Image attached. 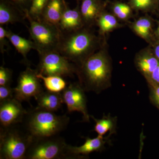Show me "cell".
<instances>
[{
  "label": "cell",
  "instance_id": "obj_1",
  "mask_svg": "<svg viewBox=\"0 0 159 159\" xmlns=\"http://www.w3.org/2000/svg\"><path fill=\"white\" fill-rule=\"evenodd\" d=\"M76 74L79 77V83L85 92L98 94L111 86V63L103 51L92 54L77 67Z\"/></svg>",
  "mask_w": 159,
  "mask_h": 159
},
{
  "label": "cell",
  "instance_id": "obj_2",
  "mask_svg": "<svg viewBox=\"0 0 159 159\" xmlns=\"http://www.w3.org/2000/svg\"><path fill=\"white\" fill-rule=\"evenodd\" d=\"M24 120L26 131L33 139H40L58 135L68 125L70 118L37 107L28 111Z\"/></svg>",
  "mask_w": 159,
  "mask_h": 159
},
{
  "label": "cell",
  "instance_id": "obj_3",
  "mask_svg": "<svg viewBox=\"0 0 159 159\" xmlns=\"http://www.w3.org/2000/svg\"><path fill=\"white\" fill-rule=\"evenodd\" d=\"M96 43V36L86 29L80 28L62 33L57 51L79 67L94 54Z\"/></svg>",
  "mask_w": 159,
  "mask_h": 159
},
{
  "label": "cell",
  "instance_id": "obj_4",
  "mask_svg": "<svg viewBox=\"0 0 159 159\" xmlns=\"http://www.w3.org/2000/svg\"><path fill=\"white\" fill-rule=\"evenodd\" d=\"M33 138L26 130L16 127H1L0 159H26Z\"/></svg>",
  "mask_w": 159,
  "mask_h": 159
},
{
  "label": "cell",
  "instance_id": "obj_5",
  "mask_svg": "<svg viewBox=\"0 0 159 159\" xmlns=\"http://www.w3.org/2000/svg\"><path fill=\"white\" fill-rule=\"evenodd\" d=\"M26 15L30 23L31 39L39 54L57 51L62 34L59 28L44 20L34 19Z\"/></svg>",
  "mask_w": 159,
  "mask_h": 159
},
{
  "label": "cell",
  "instance_id": "obj_6",
  "mask_svg": "<svg viewBox=\"0 0 159 159\" xmlns=\"http://www.w3.org/2000/svg\"><path fill=\"white\" fill-rule=\"evenodd\" d=\"M68 145L65 140L58 135L33 139L26 159H68Z\"/></svg>",
  "mask_w": 159,
  "mask_h": 159
},
{
  "label": "cell",
  "instance_id": "obj_7",
  "mask_svg": "<svg viewBox=\"0 0 159 159\" xmlns=\"http://www.w3.org/2000/svg\"><path fill=\"white\" fill-rule=\"evenodd\" d=\"M39 62L36 69L44 76L72 77L77 74V66L57 51L39 54Z\"/></svg>",
  "mask_w": 159,
  "mask_h": 159
},
{
  "label": "cell",
  "instance_id": "obj_8",
  "mask_svg": "<svg viewBox=\"0 0 159 159\" xmlns=\"http://www.w3.org/2000/svg\"><path fill=\"white\" fill-rule=\"evenodd\" d=\"M38 73L37 70L28 67L20 74L17 85L14 88L15 98L21 102L29 101L44 91L37 77Z\"/></svg>",
  "mask_w": 159,
  "mask_h": 159
},
{
  "label": "cell",
  "instance_id": "obj_9",
  "mask_svg": "<svg viewBox=\"0 0 159 159\" xmlns=\"http://www.w3.org/2000/svg\"><path fill=\"white\" fill-rule=\"evenodd\" d=\"M85 92L79 83H72L67 86L61 93L69 112H80L83 115V121L89 122L91 117L87 109Z\"/></svg>",
  "mask_w": 159,
  "mask_h": 159
},
{
  "label": "cell",
  "instance_id": "obj_10",
  "mask_svg": "<svg viewBox=\"0 0 159 159\" xmlns=\"http://www.w3.org/2000/svg\"><path fill=\"white\" fill-rule=\"evenodd\" d=\"M27 113L21 102L14 97L0 102L1 127H9L23 122Z\"/></svg>",
  "mask_w": 159,
  "mask_h": 159
},
{
  "label": "cell",
  "instance_id": "obj_11",
  "mask_svg": "<svg viewBox=\"0 0 159 159\" xmlns=\"http://www.w3.org/2000/svg\"><path fill=\"white\" fill-rule=\"evenodd\" d=\"M111 136L108 134L106 137L98 135L94 139L86 138L85 142L81 146H73L68 145L67 149L68 159L84 158L94 152H101L105 150L106 145L110 143Z\"/></svg>",
  "mask_w": 159,
  "mask_h": 159
},
{
  "label": "cell",
  "instance_id": "obj_12",
  "mask_svg": "<svg viewBox=\"0 0 159 159\" xmlns=\"http://www.w3.org/2000/svg\"><path fill=\"white\" fill-rule=\"evenodd\" d=\"M84 25L80 8L78 7L71 9L66 4L65 6L59 28L62 33L70 32L82 28Z\"/></svg>",
  "mask_w": 159,
  "mask_h": 159
},
{
  "label": "cell",
  "instance_id": "obj_13",
  "mask_svg": "<svg viewBox=\"0 0 159 159\" xmlns=\"http://www.w3.org/2000/svg\"><path fill=\"white\" fill-rule=\"evenodd\" d=\"M66 5L65 0H49L43 12L41 19L59 28L60 21Z\"/></svg>",
  "mask_w": 159,
  "mask_h": 159
},
{
  "label": "cell",
  "instance_id": "obj_14",
  "mask_svg": "<svg viewBox=\"0 0 159 159\" xmlns=\"http://www.w3.org/2000/svg\"><path fill=\"white\" fill-rule=\"evenodd\" d=\"M38 107L51 111L58 110L63 103L62 95L61 93H54L43 91L35 98Z\"/></svg>",
  "mask_w": 159,
  "mask_h": 159
},
{
  "label": "cell",
  "instance_id": "obj_15",
  "mask_svg": "<svg viewBox=\"0 0 159 159\" xmlns=\"http://www.w3.org/2000/svg\"><path fill=\"white\" fill-rule=\"evenodd\" d=\"M26 18L25 11H20L9 2L1 0L0 3L1 25L22 22Z\"/></svg>",
  "mask_w": 159,
  "mask_h": 159
},
{
  "label": "cell",
  "instance_id": "obj_16",
  "mask_svg": "<svg viewBox=\"0 0 159 159\" xmlns=\"http://www.w3.org/2000/svg\"><path fill=\"white\" fill-rule=\"evenodd\" d=\"M80 10L84 25H91L102 14V3L100 0H82Z\"/></svg>",
  "mask_w": 159,
  "mask_h": 159
},
{
  "label": "cell",
  "instance_id": "obj_17",
  "mask_svg": "<svg viewBox=\"0 0 159 159\" xmlns=\"http://www.w3.org/2000/svg\"><path fill=\"white\" fill-rule=\"evenodd\" d=\"M90 117L95 121L94 130L98 135L104 136L108 132L109 134L112 135L116 133L118 120L117 117L112 116L110 114L104 115L100 119H96L93 116H90Z\"/></svg>",
  "mask_w": 159,
  "mask_h": 159
},
{
  "label": "cell",
  "instance_id": "obj_18",
  "mask_svg": "<svg viewBox=\"0 0 159 159\" xmlns=\"http://www.w3.org/2000/svg\"><path fill=\"white\" fill-rule=\"evenodd\" d=\"M135 62L137 68L147 80L158 65L159 60L154 54L145 53L139 55Z\"/></svg>",
  "mask_w": 159,
  "mask_h": 159
},
{
  "label": "cell",
  "instance_id": "obj_19",
  "mask_svg": "<svg viewBox=\"0 0 159 159\" xmlns=\"http://www.w3.org/2000/svg\"><path fill=\"white\" fill-rule=\"evenodd\" d=\"M6 36L18 52L22 55L25 60L27 61V55L28 53L31 49L35 50L33 42L21 37L9 30H7Z\"/></svg>",
  "mask_w": 159,
  "mask_h": 159
},
{
  "label": "cell",
  "instance_id": "obj_20",
  "mask_svg": "<svg viewBox=\"0 0 159 159\" xmlns=\"http://www.w3.org/2000/svg\"><path fill=\"white\" fill-rule=\"evenodd\" d=\"M37 77L43 82L47 90L54 93H61L66 87L67 83L62 77L57 76H44L38 73Z\"/></svg>",
  "mask_w": 159,
  "mask_h": 159
},
{
  "label": "cell",
  "instance_id": "obj_21",
  "mask_svg": "<svg viewBox=\"0 0 159 159\" xmlns=\"http://www.w3.org/2000/svg\"><path fill=\"white\" fill-rule=\"evenodd\" d=\"M49 0H31L30 7L25 10L26 14L35 20L41 19L43 13Z\"/></svg>",
  "mask_w": 159,
  "mask_h": 159
},
{
  "label": "cell",
  "instance_id": "obj_22",
  "mask_svg": "<svg viewBox=\"0 0 159 159\" xmlns=\"http://www.w3.org/2000/svg\"><path fill=\"white\" fill-rule=\"evenodd\" d=\"M99 30L102 33H105L115 29L118 25L116 18L107 13L101 14L97 20Z\"/></svg>",
  "mask_w": 159,
  "mask_h": 159
},
{
  "label": "cell",
  "instance_id": "obj_23",
  "mask_svg": "<svg viewBox=\"0 0 159 159\" xmlns=\"http://www.w3.org/2000/svg\"><path fill=\"white\" fill-rule=\"evenodd\" d=\"M152 22L147 18H142L134 24L133 29L138 35L145 39L150 36L152 29Z\"/></svg>",
  "mask_w": 159,
  "mask_h": 159
},
{
  "label": "cell",
  "instance_id": "obj_24",
  "mask_svg": "<svg viewBox=\"0 0 159 159\" xmlns=\"http://www.w3.org/2000/svg\"><path fill=\"white\" fill-rule=\"evenodd\" d=\"M113 11L116 16L120 19H126L129 17L132 11L128 5L122 3L115 4L113 7Z\"/></svg>",
  "mask_w": 159,
  "mask_h": 159
},
{
  "label": "cell",
  "instance_id": "obj_25",
  "mask_svg": "<svg viewBox=\"0 0 159 159\" xmlns=\"http://www.w3.org/2000/svg\"><path fill=\"white\" fill-rule=\"evenodd\" d=\"M134 8L138 10H148L152 9L157 3L154 0H130Z\"/></svg>",
  "mask_w": 159,
  "mask_h": 159
},
{
  "label": "cell",
  "instance_id": "obj_26",
  "mask_svg": "<svg viewBox=\"0 0 159 159\" xmlns=\"http://www.w3.org/2000/svg\"><path fill=\"white\" fill-rule=\"evenodd\" d=\"M12 71L4 67H0V85H10L12 79Z\"/></svg>",
  "mask_w": 159,
  "mask_h": 159
},
{
  "label": "cell",
  "instance_id": "obj_27",
  "mask_svg": "<svg viewBox=\"0 0 159 159\" xmlns=\"http://www.w3.org/2000/svg\"><path fill=\"white\" fill-rule=\"evenodd\" d=\"M14 97V89L10 85H0V102L12 99Z\"/></svg>",
  "mask_w": 159,
  "mask_h": 159
},
{
  "label": "cell",
  "instance_id": "obj_28",
  "mask_svg": "<svg viewBox=\"0 0 159 159\" xmlns=\"http://www.w3.org/2000/svg\"><path fill=\"white\" fill-rule=\"evenodd\" d=\"M6 30L2 26H0V50L2 54H4L9 48V43L7 39L8 38L6 36Z\"/></svg>",
  "mask_w": 159,
  "mask_h": 159
},
{
  "label": "cell",
  "instance_id": "obj_29",
  "mask_svg": "<svg viewBox=\"0 0 159 159\" xmlns=\"http://www.w3.org/2000/svg\"><path fill=\"white\" fill-rule=\"evenodd\" d=\"M149 86L150 88L151 100L159 107V85Z\"/></svg>",
  "mask_w": 159,
  "mask_h": 159
},
{
  "label": "cell",
  "instance_id": "obj_30",
  "mask_svg": "<svg viewBox=\"0 0 159 159\" xmlns=\"http://www.w3.org/2000/svg\"><path fill=\"white\" fill-rule=\"evenodd\" d=\"M147 80L149 85H159V63Z\"/></svg>",
  "mask_w": 159,
  "mask_h": 159
},
{
  "label": "cell",
  "instance_id": "obj_31",
  "mask_svg": "<svg viewBox=\"0 0 159 159\" xmlns=\"http://www.w3.org/2000/svg\"><path fill=\"white\" fill-rule=\"evenodd\" d=\"M11 3L17 4L19 6H25L29 2H31V0H8Z\"/></svg>",
  "mask_w": 159,
  "mask_h": 159
},
{
  "label": "cell",
  "instance_id": "obj_32",
  "mask_svg": "<svg viewBox=\"0 0 159 159\" xmlns=\"http://www.w3.org/2000/svg\"><path fill=\"white\" fill-rule=\"evenodd\" d=\"M154 54L155 55L156 57L159 60V43L155 47Z\"/></svg>",
  "mask_w": 159,
  "mask_h": 159
},
{
  "label": "cell",
  "instance_id": "obj_33",
  "mask_svg": "<svg viewBox=\"0 0 159 159\" xmlns=\"http://www.w3.org/2000/svg\"><path fill=\"white\" fill-rule=\"evenodd\" d=\"M157 34L158 35V36H159V23L158 27L157 30Z\"/></svg>",
  "mask_w": 159,
  "mask_h": 159
},
{
  "label": "cell",
  "instance_id": "obj_34",
  "mask_svg": "<svg viewBox=\"0 0 159 159\" xmlns=\"http://www.w3.org/2000/svg\"><path fill=\"white\" fill-rule=\"evenodd\" d=\"M154 1L157 3L158 2H159V0H154Z\"/></svg>",
  "mask_w": 159,
  "mask_h": 159
},
{
  "label": "cell",
  "instance_id": "obj_35",
  "mask_svg": "<svg viewBox=\"0 0 159 159\" xmlns=\"http://www.w3.org/2000/svg\"><path fill=\"white\" fill-rule=\"evenodd\" d=\"M77 1H80V0H77Z\"/></svg>",
  "mask_w": 159,
  "mask_h": 159
}]
</instances>
